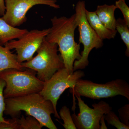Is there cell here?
I'll return each instance as SVG.
<instances>
[{"label":"cell","instance_id":"cell-1","mask_svg":"<svg viewBox=\"0 0 129 129\" xmlns=\"http://www.w3.org/2000/svg\"><path fill=\"white\" fill-rule=\"evenodd\" d=\"M52 26L45 37L47 41L57 44L64 68L74 72V62L81 57L80 44L75 40V31L77 27L75 14L70 17L55 16L51 19Z\"/></svg>","mask_w":129,"mask_h":129},{"label":"cell","instance_id":"cell-2","mask_svg":"<svg viewBox=\"0 0 129 129\" xmlns=\"http://www.w3.org/2000/svg\"><path fill=\"white\" fill-rule=\"evenodd\" d=\"M5 102L4 113L12 118H18L21 111H24L27 116L30 115L37 119L42 127L57 129L51 117L52 114H55L53 104L49 100H46L39 92L6 98Z\"/></svg>","mask_w":129,"mask_h":129},{"label":"cell","instance_id":"cell-3","mask_svg":"<svg viewBox=\"0 0 129 129\" xmlns=\"http://www.w3.org/2000/svg\"><path fill=\"white\" fill-rule=\"evenodd\" d=\"M25 69H9L0 72V78L6 82L3 91L5 99L38 93L42 89L45 82L37 78L35 71Z\"/></svg>","mask_w":129,"mask_h":129},{"label":"cell","instance_id":"cell-4","mask_svg":"<svg viewBox=\"0 0 129 129\" xmlns=\"http://www.w3.org/2000/svg\"><path fill=\"white\" fill-rule=\"evenodd\" d=\"M57 44L50 43L45 38L36 51V56L21 64L24 68L35 71L37 78L45 82L57 71L64 68L62 58L57 53Z\"/></svg>","mask_w":129,"mask_h":129},{"label":"cell","instance_id":"cell-5","mask_svg":"<svg viewBox=\"0 0 129 129\" xmlns=\"http://www.w3.org/2000/svg\"><path fill=\"white\" fill-rule=\"evenodd\" d=\"M75 21L79 32V44L82 43L84 49L81 53V57L74 62L73 71L84 69L89 64L88 57L93 48H101L103 40L96 34L88 23L85 14L84 1H79L75 6Z\"/></svg>","mask_w":129,"mask_h":129},{"label":"cell","instance_id":"cell-6","mask_svg":"<svg viewBox=\"0 0 129 129\" xmlns=\"http://www.w3.org/2000/svg\"><path fill=\"white\" fill-rule=\"evenodd\" d=\"M73 95L79 96L93 99L113 97L118 95L129 101V85L126 81L117 79L105 84H98L80 79L76 81L74 88L70 89Z\"/></svg>","mask_w":129,"mask_h":129},{"label":"cell","instance_id":"cell-7","mask_svg":"<svg viewBox=\"0 0 129 129\" xmlns=\"http://www.w3.org/2000/svg\"><path fill=\"white\" fill-rule=\"evenodd\" d=\"M84 76V73L81 70L71 72L63 68L57 71L50 78L45 82L39 93L46 100L51 102L55 109V117L61 118L56 106L61 95L68 88L73 89L77 81Z\"/></svg>","mask_w":129,"mask_h":129},{"label":"cell","instance_id":"cell-8","mask_svg":"<svg viewBox=\"0 0 129 129\" xmlns=\"http://www.w3.org/2000/svg\"><path fill=\"white\" fill-rule=\"evenodd\" d=\"M78 101L79 112L72 116L74 123L78 129H100V121L103 115L112 110V108L106 102L101 101L92 104L90 108L85 103L80 96H76Z\"/></svg>","mask_w":129,"mask_h":129},{"label":"cell","instance_id":"cell-9","mask_svg":"<svg viewBox=\"0 0 129 129\" xmlns=\"http://www.w3.org/2000/svg\"><path fill=\"white\" fill-rule=\"evenodd\" d=\"M50 31V28L42 30L28 31L17 40H13L4 46L10 50L15 49L18 61L20 63L29 61L33 57Z\"/></svg>","mask_w":129,"mask_h":129},{"label":"cell","instance_id":"cell-10","mask_svg":"<svg viewBox=\"0 0 129 129\" xmlns=\"http://www.w3.org/2000/svg\"><path fill=\"white\" fill-rule=\"evenodd\" d=\"M5 2L6 11L2 18L15 27L26 22L28 11L36 5H47L55 9L60 8L57 0H5Z\"/></svg>","mask_w":129,"mask_h":129},{"label":"cell","instance_id":"cell-11","mask_svg":"<svg viewBox=\"0 0 129 129\" xmlns=\"http://www.w3.org/2000/svg\"><path fill=\"white\" fill-rule=\"evenodd\" d=\"M86 16L88 23L96 34L103 40L114 39L117 34L116 30L109 29L102 23L95 12L85 10Z\"/></svg>","mask_w":129,"mask_h":129},{"label":"cell","instance_id":"cell-12","mask_svg":"<svg viewBox=\"0 0 129 129\" xmlns=\"http://www.w3.org/2000/svg\"><path fill=\"white\" fill-rule=\"evenodd\" d=\"M27 29L13 27L0 18V45L5 46L9 42L18 39L27 32Z\"/></svg>","mask_w":129,"mask_h":129},{"label":"cell","instance_id":"cell-13","mask_svg":"<svg viewBox=\"0 0 129 129\" xmlns=\"http://www.w3.org/2000/svg\"><path fill=\"white\" fill-rule=\"evenodd\" d=\"M117 9L115 5H104L98 6L95 11L102 23L111 30H116L114 12Z\"/></svg>","mask_w":129,"mask_h":129},{"label":"cell","instance_id":"cell-14","mask_svg":"<svg viewBox=\"0 0 129 129\" xmlns=\"http://www.w3.org/2000/svg\"><path fill=\"white\" fill-rule=\"evenodd\" d=\"M9 69L23 70L25 68L18 61L16 54L6 47L0 45V72Z\"/></svg>","mask_w":129,"mask_h":129},{"label":"cell","instance_id":"cell-15","mask_svg":"<svg viewBox=\"0 0 129 129\" xmlns=\"http://www.w3.org/2000/svg\"><path fill=\"white\" fill-rule=\"evenodd\" d=\"M129 27L124 19L119 18L116 20L115 29L120 34L121 39L126 46L125 55L129 56Z\"/></svg>","mask_w":129,"mask_h":129},{"label":"cell","instance_id":"cell-16","mask_svg":"<svg viewBox=\"0 0 129 129\" xmlns=\"http://www.w3.org/2000/svg\"><path fill=\"white\" fill-rule=\"evenodd\" d=\"M17 120L20 129H41L43 127L37 119L30 115L25 118L22 115L20 118H17Z\"/></svg>","mask_w":129,"mask_h":129},{"label":"cell","instance_id":"cell-17","mask_svg":"<svg viewBox=\"0 0 129 129\" xmlns=\"http://www.w3.org/2000/svg\"><path fill=\"white\" fill-rule=\"evenodd\" d=\"M60 118L63 121V124H61L65 129H76V127L72 119L69 108L66 106H63L60 109Z\"/></svg>","mask_w":129,"mask_h":129},{"label":"cell","instance_id":"cell-18","mask_svg":"<svg viewBox=\"0 0 129 129\" xmlns=\"http://www.w3.org/2000/svg\"><path fill=\"white\" fill-rule=\"evenodd\" d=\"M104 118L108 125H111L117 129H129V126L120 121L119 117L112 110L104 115Z\"/></svg>","mask_w":129,"mask_h":129},{"label":"cell","instance_id":"cell-19","mask_svg":"<svg viewBox=\"0 0 129 129\" xmlns=\"http://www.w3.org/2000/svg\"><path fill=\"white\" fill-rule=\"evenodd\" d=\"M6 82L0 78V123H8L9 120H5L3 117V113L6 109L5 98L3 95V91L6 86Z\"/></svg>","mask_w":129,"mask_h":129},{"label":"cell","instance_id":"cell-20","mask_svg":"<svg viewBox=\"0 0 129 129\" xmlns=\"http://www.w3.org/2000/svg\"><path fill=\"white\" fill-rule=\"evenodd\" d=\"M115 6L122 12L124 20L129 27V8L125 0H118L115 2Z\"/></svg>","mask_w":129,"mask_h":129},{"label":"cell","instance_id":"cell-21","mask_svg":"<svg viewBox=\"0 0 129 129\" xmlns=\"http://www.w3.org/2000/svg\"><path fill=\"white\" fill-rule=\"evenodd\" d=\"M119 119L125 124L129 126V104H127L118 110Z\"/></svg>","mask_w":129,"mask_h":129},{"label":"cell","instance_id":"cell-22","mask_svg":"<svg viewBox=\"0 0 129 129\" xmlns=\"http://www.w3.org/2000/svg\"><path fill=\"white\" fill-rule=\"evenodd\" d=\"M17 118H13L12 121L9 120L8 123H0V129H20Z\"/></svg>","mask_w":129,"mask_h":129},{"label":"cell","instance_id":"cell-23","mask_svg":"<svg viewBox=\"0 0 129 129\" xmlns=\"http://www.w3.org/2000/svg\"><path fill=\"white\" fill-rule=\"evenodd\" d=\"M6 11L5 0H0V16H3Z\"/></svg>","mask_w":129,"mask_h":129},{"label":"cell","instance_id":"cell-24","mask_svg":"<svg viewBox=\"0 0 129 129\" xmlns=\"http://www.w3.org/2000/svg\"><path fill=\"white\" fill-rule=\"evenodd\" d=\"M100 123H101V128L100 129H107L108 128L106 126V123H105V118H104V115H103L102 118H101V120H100Z\"/></svg>","mask_w":129,"mask_h":129}]
</instances>
